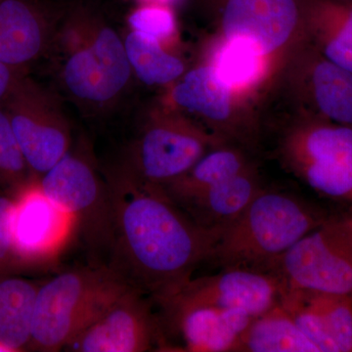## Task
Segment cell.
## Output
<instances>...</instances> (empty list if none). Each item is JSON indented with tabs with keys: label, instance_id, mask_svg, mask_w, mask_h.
<instances>
[{
	"label": "cell",
	"instance_id": "obj_2",
	"mask_svg": "<svg viewBox=\"0 0 352 352\" xmlns=\"http://www.w3.org/2000/svg\"><path fill=\"white\" fill-rule=\"evenodd\" d=\"M327 219L298 197L263 188L222 231L210 261L222 268L268 272L278 258Z\"/></svg>",
	"mask_w": 352,
	"mask_h": 352
},
{
	"label": "cell",
	"instance_id": "obj_11",
	"mask_svg": "<svg viewBox=\"0 0 352 352\" xmlns=\"http://www.w3.org/2000/svg\"><path fill=\"white\" fill-rule=\"evenodd\" d=\"M145 294L131 287L91 325L69 340L71 352H144L162 342Z\"/></svg>",
	"mask_w": 352,
	"mask_h": 352
},
{
	"label": "cell",
	"instance_id": "obj_1",
	"mask_svg": "<svg viewBox=\"0 0 352 352\" xmlns=\"http://www.w3.org/2000/svg\"><path fill=\"white\" fill-rule=\"evenodd\" d=\"M106 180L113 214L108 265L159 305L166 302L210 261L220 235L196 223L163 186L124 164Z\"/></svg>",
	"mask_w": 352,
	"mask_h": 352
},
{
	"label": "cell",
	"instance_id": "obj_31",
	"mask_svg": "<svg viewBox=\"0 0 352 352\" xmlns=\"http://www.w3.org/2000/svg\"><path fill=\"white\" fill-rule=\"evenodd\" d=\"M0 352H12L8 346H6V344L0 342Z\"/></svg>",
	"mask_w": 352,
	"mask_h": 352
},
{
	"label": "cell",
	"instance_id": "obj_23",
	"mask_svg": "<svg viewBox=\"0 0 352 352\" xmlns=\"http://www.w3.org/2000/svg\"><path fill=\"white\" fill-rule=\"evenodd\" d=\"M39 285L15 274H0V342L12 352L28 351Z\"/></svg>",
	"mask_w": 352,
	"mask_h": 352
},
{
	"label": "cell",
	"instance_id": "obj_27",
	"mask_svg": "<svg viewBox=\"0 0 352 352\" xmlns=\"http://www.w3.org/2000/svg\"><path fill=\"white\" fill-rule=\"evenodd\" d=\"M129 24L131 31L162 43L175 32L173 7L161 3H141L129 15Z\"/></svg>",
	"mask_w": 352,
	"mask_h": 352
},
{
	"label": "cell",
	"instance_id": "obj_18",
	"mask_svg": "<svg viewBox=\"0 0 352 352\" xmlns=\"http://www.w3.org/2000/svg\"><path fill=\"white\" fill-rule=\"evenodd\" d=\"M305 36L322 56L352 73V7L307 0Z\"/></svg>",
	"mask_w": 352,
	"mask_h": 352
},
{
	"label": "cell",
	"instance_id": "obj_28",
	"mask_svg": "<svg viewBox=\"0 0 352 352\" xmlns=\"http://www.w3.org/2000/svg\"><path fill=\"white\" fill-rule=\"evenodd\" d=\"M14 196L0 193V274H15L17 271L29 268L20 258L12 236Z\"/></svg>",
	"mask_w": 352,
	"mask_h": 352
},
{
	"label": "cell",
	"instance_id": "obj_32",
	"mask_svg": "<svg viewBox=\"0 0 352 352\" xmlns=\"http://www.w3.org/2000/svg\"><path fill=\"white\" fill-rule=\"evenodd\" d=\"M335 1L340 2V3L344 4V6L352 7V0H335Z\"/></svg>",
	"mask_w": 352,
	"mask_h": 352
},
{
	"label": "cell",
	"instance_id": "obj_7",
	"mask_svg": "<svg viewBox=\"0 0 352 352\" xmlns=\"http://www.w3.org/2000/svg\"><path fill=\"white\" fill-rule=\"evenodd\" d=\"M285 163L310 188L352 201V127L317 117L287 134Z\"/></svg>",
	"mask_w": 352,
	"mask_h": 352
},
{
	"label": "cell",
	"instance_id": "obj_4",
	"mask_svg": "<svg viewBox=\"0 0 352 352\" xmlns=\"http://www.w3.org/2000/svg\"><path fill=\"white\" fill-rule=\"evenodd\" d=\"M60 78L69 95L102 106L117 99L132 71L124 43L115 30L85 9L69 14L59 34Z\"/></svg>",
	"mask_w": 352,
	"mask_h": 352
},
{
	"label": "cell",
	"instance_id": "obj_8",
	"mask_svg": "<svg viewBox=\"0 0 352 352\" xmlns=\"http://www.w3.org/2000/svg\"><path fill=\"white\" fill-rule=\"evenodd\" d=\"M0 105L30 170L39 179L69 152L68 120L54 97L27 75Z\"/></svg>",
	"mask_w": 352,
	"mask_h": 352
},
{
	"label": "cell",
	"instance_id": "obj_3",
	"mask_svg": "<svg viewBox=\"0 0 352 352\" xmlns=\"http://www.w3.org/2000/svg\"><path fill=\"white\" fill-rule=\"evenodd\" d=\"M131 288L106 264L63 271L39 285L28 351H62Z\"/></svg>",
	"mask_w": 352,
	"mask_h": 352
},
{
	"label": "cell",
	"instance_id": "obj_16",
	"mask_svg": "<svg viewBox=\"0 0 352 352\" xmlns=\"http://www.w3.org/2000/svg\"><path fill=\"white\" fill-rule=\"evenodd\" d=\"M162 308L179 331L185 351H234L254 317L241 310L203 305H166Z\"/></svg>",
	"mask_w": 352,
	"mask_h": 352
},
{
	"label": "cell",
	"instance_id": "obj_19",
	"mask_svg": "<svg viewBox=\"0 0 352 352\" xmlns=\"http://www.w3.org/2000/svg\"><path fill=\"white\" fill-rule=\"evenodd\" d=\"M233 90L226 85L210 64L197 67L184 74L171 92L176 105L195 113L205 120L233 133Z\"/></svg>",
	"mask_w": 352,
	"mask_h": 352
},
{
	"label": "cell",
	"instance_id": "obj_6",
	"mask_svg": "<svg viewBox=\"0 0 352 352\" xmlns=\"http://www.w3.org/2000/svg\"><path fill=\"white\" fill-rule=\"evenodd\" d=\"M268 272L278 275L286 286L352 296V214L328 217Z\"/></svg>",
	"mask_w": 352,
	"mask_h": 352
},
{
	"label": "cell",
	"instance_id": "obj_20",
	"mask_svg": "<svg viewBox=\"0 0 352 352\" xmlns=\"http://www.w3.org/2000/svg\"><path fill=\"white\" fill-rule=\"evenodd\" d=\"M310 50L308 94L318 117L352 127V73Z\"/></svg>",
	"mask_w": 352,
	"mask_h": 352
},
{
	"label": "cell",
	"instance_id": "obj_9",
	"mask_svg": "<svg viewBox=\"0 0 352 352\" xmlns=\"http://www.w3.org/2000/svg\"><path fill=\"white\" fill-rule=\"evenodd\" d=\"M217 144L179 116L157 113L131 146L124 166L141 179L163 186L184 175Z\"/></svg>",
	"mask_w": 352,
	"mask_h": 352
},
{
	"label": "cell",
	"instance_id": "obj_14",
	"mask_svg": "<svg viewBox=\"0 0 352 352\" xmlns=\"http://www.w3.org/2000/svg\"><path fill=\"white\" fill-rule=\"evenodd\" d=\"M279 302L319 352H352V296L285 285Z\"/></svg>",
	"mask_w": 352,
	"mask_h": 352
},
{
	"label": "cell",
	"instance_id": "obj_5",
	"mask_svg": "<svg viewBox=\"0 0 352 352\" xmlns=\"http://www.w3.org/2000/svg\"><path fill=\"white\" fill-rule=\"evenodd\" d=\"M44 195L72 217L83 242L94 252L109 254L113 244L112 200L87 157L69 152L38 179Z\"/></svg>",
	"mask_w": 352,
	"mask_h": 352
},
{
	"label": "cell",
	"instance_id": "obj_13",
	"mask_svg": "<svg viewBox=\"0 0 352 352\" xmlns=\"http://www.w3.org/2000/svg\"><path fill=\"white\" fill-rule=\"evenodd\" d=\"M74 220L34 180L14 195V245L28 267L50 261L68 239Z\"/></svg>",
	"mask_w": 352,
	"mask_h": 352
},
{
	"label": "cell",
	"instance_id": "obj_10",
	"mask_svg": "<svg viewBox=\"0 0 352 352\" xmlns=\"http://www.w3.org/2000/svg\"><path fill=\"white\" fill-rule=\"evenodd\" d=\"M219 21L223 39L250 46L266 58L298 32L305 34L307 0H207Z\"/></svg>",
	"mask_w": 352,
	"mask_h": 352
},
{
	"label": "cell",
	"instance_id": "obj_21",
	"mask_svg": "<svg viewBox=\"0 0 352 352\" xmlns=\"http://www.w3.org/2000/svg\"><path fill=\"white\" fill-rule=\"evenodd\" d=\"M234 351L319 352L279 302L252 319Z\"/></svg>",
	"mask_w": 352,
	"mask_h": 352
},
{
	"label": "cell",
	"instance_id": "obj_22",
	"mask_svg": "<svg viewBox=\"0 0 352 352\" xmlns=\"http://www.w3.org/2000/svg\"><path fill=\"white\" fill-rule=\"evenodd\" d=\"M249 168L251 166L238 150L214 147L184 175L163 185V188L178 206H182Z\"/></svg>",
	"mask_w": 352,
	"mask_h": 352
},
{
	"label": "cell",
	"instance_id": "obj_17",
	"mask_svg": "<svg viewBox=\"0 0 352 352\" xmlns=\"http://www.w3.org/2000/svg\"><path fill=\"white\" fill-rule=\"evenodd\" d=\"M261 189L258 173L251 166L179 207L199 226L221 235Z\"/></svg>",
	"mask_w": 352,
	"mask_h": 352
},
{
	"label": "cell",
	"instance_id": "obj_26",
	"mask_svg": "<svg viewBox=\"0 0 352 352\" xmlns=\"http://www.w3.org/2000/svg\"><path fill=\"white\" fill-rule=\"evenodd\" d=\"M34 177L18 144L8 116L0 105V188L15 195Z\"/></svg>",
	"mask_w": 352,
	"mask_h": 352
},
{
	"label": "cell",
	"instance_id": "obj_12",
	"mask_svg": "<svg viewBox=\"0 0 352 352\" xmlns=\"http://www.w3.org/2000/svg\"><path fill=\"white\" fill-rule=\"evenodd\" d=\"M281 278L267 271L223 268L210 276L189 280L178 293L160 305H203L244 311L258 316L279 302Z\"/></svg>",
	"mask_w": 352,
	"mask_h": 352
},
{
	"label": "cell",
	"instance_id": "obj_25",
	"mask_svg": "<svg viewBox=\"0 0 352 352\" xmlns=\"http://www.w3.org/2000/svg\"><path fill=\"white\" fill-rule=\"evenodd\" d=\"M266 58L250 46L222 38L212 52L210 66L233 92L249 88L261 80Z\"/></svg>",
	"mask_w": 352,
	"mask_h": 352
},
{
	"label": "cell",
	"instance_id": "obj_15",
	"mask_svg": "<svg viewBox=\"0 0 352 352\" xmlns=\"http://www.w3.org/2000/svg\"><path fill=\"white\" fill-rule=\"evenodd\" d=\"M52 12L41 0H0V63L27 69L52 43Z\"/></svg>",
	"mask_w": 352,
	"mask_h": 352
},
{
	"label": "cell",
	"instance_id": "obj_24",
	"mask_svg": "<svg viewBox=\"0 0 352 352\" xmlns=\"http://www.w3.org/2000/svg\"><path fill=\"white\" fill-rule=\"evenodd\" d=\"M124 43L132 73L145 85H168L184 75L182 60L166 52L157 39L131 31Z\"/></svg>",
	"mask_w": 352,
	"mask_h": 352
},
{
	"label": "cell",
	"instance_id": "obj_29",
	"mask_svg": "<svg viewBox=\"0 0 352 352\" xmlns=\"http://www.w3.org/2000/svg\"><path fill=\"white\" fill-rule=\"evenodd\" d=\"M25 75H27L25 69L13 68V67L0 63V104L12 91L20 78Z\"/></svg>",
	"mask_w": 352,
	"mask_h": 352
},
{
	"label": "cell",
	"instance_id": "obj_30",
	"mask_svg": "<svg viewBox=\"0 0 352 352\" xmlns=\"http://www.w3.org/2000/svg\"><path fill=\"white\" fill-rule=\"evenodd\" d=\"M182 1V0H140L141 3H161L173 7L177 6Z\"/></svg>",
	"mask_w": 352,
	"mask_h": 352
}]
</instances>
